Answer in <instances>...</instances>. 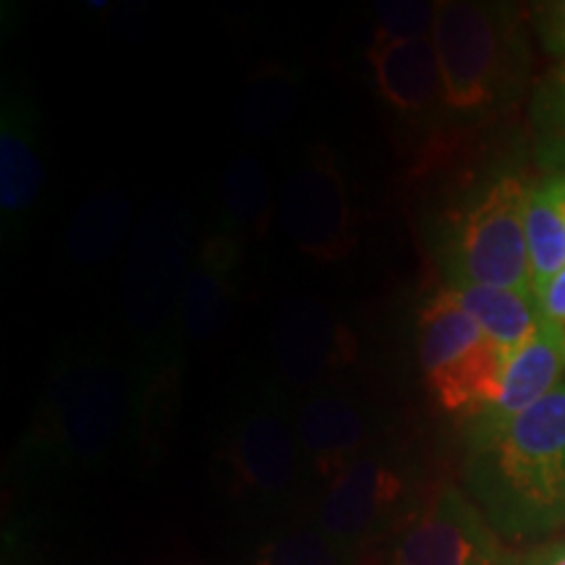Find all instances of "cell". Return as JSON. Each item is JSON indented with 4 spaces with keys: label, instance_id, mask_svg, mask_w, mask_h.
<instances>
[{
    "label": "cell",
    "instance_id": "obj_1",
    "mask_svg": "<svg viewBox=\"0 0 565 565\" xmlns=\"http://www.w3.org/2000/svg\"><path fill=\"white\" fill-rule=\"evenodd\" d=\"M463 484L503 540L565 526V383L494 435L466 443Z\"/></svg>",
    "mask_w": 565,
    "mask_h": 565
},
{
    "label": "cell",
    "instance_id": "obj_2",
    "mask_svg": "<svg viewBox=\"0 0 565 565\" xmlns=\"http://www.w3.org/2000/svg\"><path fill=\"white\" fill-rule=\"evenodd\" d=\"M139 391L113 345L76 341L55 356L38 416L32 454L61 463H97L137 427Z\"/></svg>",
    "mask_w": 565,
    "mask_h": 565
},
{
    "label": "cell",
    "instance_id": "obj_3",
    "mask_svg": "<svg viewBox=\"0 0 565 565\" xmlns=\"http://www.w3.org/2000/svg\"><path fill=\"white\" fill-rule=\"evenodd\" d=\"M192 238V212L173 196L154 200L134 228L121 309L134 349L139 351L141 395L179 359L181 291L196 252Z\"/></svg>",
    "mask_w": 565,
    "mask_h": 565
},
{
    "label": "cell",
    "instance_id": "obj_4",
    "mask_svg": "<svg viewBox=\"0 0 565 565\" xmlns=\"http://www.w3.org/2000/svg\"><path fill=\"white\" fill-rule=\"evenodd\" d=\"M433 42L443 76L445 110L487 116L519 95L529 74V42L511 3L443 0Z\"/></svg>",
    "mask_w": 565,
    "mask_h": 565
},
{
    "label": "cell",
    "instance_id": "obj_5",
    "mask_svg": "<svg viewBox=\"0 0 565 565\" xmlns=\"http://www.w3.org/2000/svg\"><path fill=\"white\" fill-rule=\"evenodd\" d=\"M419 366L440 408L471 419L498 395L505 356L443 288L419 312Z\"/></svg>",
    "mask_w": 565,
    "mask_h": 565
},
{
    "label": "cell",
    "instance_id": "obj_6",
    "mask_svg": "<svg viewBox=\"0 0 565 565\" xmlns=\"http://www.w3.org/2000/svg\"><path fill=\"white\" fill-rule=\"evenodd\" d=\"M526 194L529 186L521 175L505 173L487 183L463 210L445 257L450 288L494 286L532 291L524 225Z\"/></svg>",
    "mask_w": 565,
    "mask_h": 565
},
{
    "label": "cell",
    "instance_id": "obj_7",
    "mask_svg": "<svg viewBox=\"0 0 565 565\" xmlns=\"http://www.w3.org/2000/svg\"><path fill=\"white\" fill-rule=\"evenodd\" d=\"M221 461L231 490L254 503H282L303 469L294 412L282 387L254 385L233 408Z\"/></svg>",
    "mask_w": 565,
    "mask_h": 565
},
{
    "label": "cell",
    "instance_id": "obj_8",
    "mask_svg": "<svg viewBox=\"0 0 565 565\" xmlns=\"http://www.w3.org/2000/svg\"><path fill=\"white\" fill-rule=\"evenodd\" d=\"M275 215L288 242L317 265H335L356 249L359 210L333 147L299 152L280 181Z\"/></svg>",
    "mask_w": 565,
    "mask_h": 565
},
{
    "label": "cell",
    "instance_id": "obj_9",
    "mask_svg": "<svg viewBox=\"0 0 565 565\" xmlns=\"http://www.w3.org/2000/svg\"><path fill=\"white\" fill-rule=\"evenodd\" d=\"M500 536L463 490L443 484L408 515L393 565H515Z\"/></svg>",
    "mask_w": 565,
    "mask_h": 565
},
{
    "label": "cell",
    "instance_id": "obj_10",
    "mask_svg": "<svg viewBox=\"0 0 565 565\" xmlns=\"http://www.w3.org/2000/svg\"><path fill=\"white\" fill-rule=\"evenodd\" d=\"M408 477L383 454L366 450L324 487L317 529L343 550H356L408 521Z\"/></svg>",
    "mask_w": 565,
    "mask_h": 565
},
{
    "label": "cell",
    "instance_id": "obj_11",
    "mask_svg": "<svg viewBox=\"0 0 565 565\" xmlns=\"http://www.w3.org/2000/svg\"><path fill=\"white\" fill-rule=\"evenodd\" d=\"M270 351L282 391L315 393L356 353L351 330L328 303L315 296H294L278 307Z\"/></svg>",
    "mask_w": 565,
    "mask_h": 565
},
{
    "label": "cell",
    "instance_id": "obj_12",
    "mask_svg": "<svg viewBox=\"0 0 565 565\" xmlns=\"http://www.w3.org/2000/svg\"><path fill=\"white\" fill-rule=\"evenodd\" d=\"M296 437L309 469L324 484L341 477L349 466L366 454L370 419L366 412L343 387H320L303 395L294 412Z\"/></svg>",
    "mask_w": 565,
    "mask_h": 565
},
{
    "label": "cell",
    "instance_id": "obj_13",
    "mask_svg": "<svg viewBox=\"0 0 565 565\" xmlns=\"http://www.w3.org/2000/svg\"><path fill=\"white\" fill-rule=\"evenodd\" d=\"M565 372V330L542 320L540 330L505 362L500 391L482 412L466 419V443L484 440L503 429L515 416L547 398L563 383Z\"/></svg>",
    "mask_w": 565,
    "mask_h": 565
},
{
    "label": "cell",
    "instance_id": "obj_14",
    "mask_svg": "<svg viewBox=\"0 0 565 565\" xmlns=\"http://www.w3.org/2000/svg\"><path fill=\"white\" fill-rule=\"evenodd\" d=\"M45 186V160L40 150L38 116L32 103L17 92H3L0 105V221L3 242L30 221Z\"/></svg>",
    "mask_w": 565,
    "mask_h": 565
},
{
    "label": "cell",
    "instance_id": "obj_15",
    "mask_svg": "<svg viewBox=\"0 0 565 565\" xmlns=\"http://www.w3.org/2000/svg\"><path fill=\"white\" fill-rule=\"evenodd\" d=\"M238 267H242V242L228 233L212 231L196 246L181 291L183 343L207 345L223 333L236 296Z\"/></svg>",
    "mask_w": 565,
    "mask_h": 565
},
{
    "label": "cell",
    "instance_id": "obj_16",
    "mask_svg": "<svg viewBox=\"0 0 565 565\" xmlns=\"http://www.w3.org/2000/svg\"><path fill=\"white\" fill-rule=\"evenodd\" d=\"M380 97L401 116L424 118L445 110L443 76L433 38L387 40L374 34L366 47Z\"/></svg>",
    "mask_w": 565,
    "mask_h": 565
},
{
    "label": "cell",
    "instance_id": "obj_17",
    "mask_svg": "<svg viewBox=\"0 0 565 565\" xmlns=\"http://www.w3.org/2000/svg\"><path fill=\"white\" fill-rule=\"evenodd\" d=\"M450 291L456 294L466 312L479 322L487 338L498 345L505 362L521 345L532 341L542 320H545L540 301L532 291L494 286H458Z\"/></svg>",
    "mask_w": 565,
    "mask_h": 565
},
{
    "label": "cell",
    "instance_id": "obj_18",
    "mask_svg": "<svg viewBox=\"0 0 565 565\" xmlns=\"http://www.w3.org/2000/svg\"><path fill=\"white\" fill-rule=\"evenodd\" d=\"M529 278L536 299L565 270V186L547 179L526 194Z\"/></svg>",
    "mask_w": 565,
    "mask_h": 565
},
{
    "label": "cell",
    "instance_id": "obj_19",
    "mask_svg": "<svg viewBox=\"0 0 565 565\" xmlns=\"http://www.w3.org/2000/svg\"><path fill=\"white\" fill-rule=\"evenodd\" d=\"M273 194L265 166L257 154H233L221 175V225L217 231L246 242L259 236L273 221Z\"/></svg>",
    "mask_w": 565,
    "mask_h": 565
},
{
    "label": "cell",
    "instance_id": "obj_20",
    "mask_svg": "<svg viewBox=\"0 0 565 565\" xmlns=\"http://www.w3.org/2000/svg\"><path fill=\"white\" fill-rule=\"evenodd\" d=\"M134 223V202L121 189L89 196L68 225V257L82 267H97L116 254Z\"/></svg>",
    "mask_w": 565,
    "mask_h": 565
},
{
    "label": "cell",
    "instance_id": "obj_21",
    "mask_svg": "<svg viewBox=\"0 0 565 565\" xmlns=\"http://www.w3.org/2000/svg\"><path fill=\"white\" fill-rule=\"evenodd\" d=\"M296 79L288 71H259L249 82L236 108V124L246 134L278 129L291 118L296 105Z\"/></svg>",
    "mask_w": 565,
    "mask_h": 565
},
{
    "label": "cell",
    "instance_id": "obj_22",
    "mask_svg": "<svg viewBox=\"0 0 565 565\" xmlns=\"http://www.w3.org/2000/svg\"><path fill=\"white\" fill-rule=\"evenodd\" d=\"M252 565H349V550L320 529H288L267 540Z\"/></svg>",
    "mask_w": 565,
    "mask_h": 565
},
{
    "label": "cell",
    "instance_id": "obj_23",
    "mask_svg": "<svg viewBox=\"0 0 565 565\" xmlns=\"http://www.w3.org/2000/svg\"><path fill=\"white\" fill-rule=\"evenodd\" d=\"M437 3L424 0H387L374 3V34L387 40L433 38Z\"/></svg>",
    "mask_w": 565,
    "mask_h": 565
},
{
    "label": "cell",
    "instance_id": "obj_24",
    "mask_svg": "<svg viewBox=\"0 0 565 565\" xmlns=\"http://www.w3.org/2000/svg\"><path fill=\"white\" fill-rule=\"evenodd\" d=\"M532 124L540 134L542 147L565 141V61L550 71L536 87L532 103Z\"/></svg>",
    "mask_w": 565,
    "mask_h": 565
},
{
    "label": "cell",
    "instance_id": "obj_25",
    "mask_svg": "<svg viewBox=\"0 0 565 565\" xmlns=\"http://www.w3.org/2000/svg\"><path fill=\"white\" fill-rule=\"evenodd\" d=\"M534 32L547 53L565 58V0H550L534 9Z\"/></svg>",
    "mask_w": 565,
    "mask_h": 565
},
{
    "label": "cell",
    "instance_id": "obj_26",
    "mask_svg": "<svg viewBox=\"0 0 565 565\" xmlns=\"http://www.w3.org/2000/svg\"><path fill=\"white\" fill-rule=\"evenodd\" d=\"M536 301H540L542 315H545L550 322L561 324V328L565 330V270L557 275L553 282H550Z\"/></svg>",
    "mask_w": 565,
    "mask_h": 565
},
{
    "label": "cell",
    "instance_id": "obj_27",
    "mask_svg": "<svg viewBox=\"0 0 565 565\" xmlns=\"http://www.w3.org/2000/svg\"><path fill=\"white\" fill-rule=\"evenodd\" d=\"M515 565H565V542H547L534 547Z\"/></svg>",
    "mask_w": 565,
    "mask_h": 565
},
{
    "label": "cell",
    "instance_id": "obj_28",
    "mask_svg": "<svg viewBox=\"0 0 565 565\" xmlns=\"http://www.w3.org/2000/svg\"><path fill=\"white\" fill-rule=\"evenodd\" d=\"M542 162L553 171L550 179H557L565 183V141L561 145H550V147H542Z\"/></svg>",
    "mask_w": 565,
    "mask_h": 565
},
{
    "label": "cell",
    "instance_id": "obj_29",
    "mask_svg": "<svg viewBox=\"0 0 565 565\" xmlns=\"http://www.w3.org/2000/svg\"><path fill=\"white\" fill-rule=\"evenodd\" d=\"M555 181H557V179H555ZM561 183H563V181H561ZM563 186H565V183H563Z\"/></svg>",
    "mask_w": 565,
    "mask_h": 565
}]
</instances>
